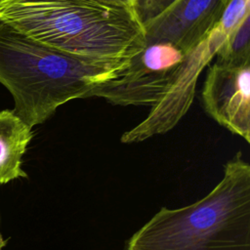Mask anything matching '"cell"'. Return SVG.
Instances as JSON below:
<instances>
[{
    "instance_id": "6da1fadb",
    "label": "cell",
    "mask_w": 250,
    "mask_h": 250,
    "mask_svg": "<svg viewBox=\"0 0 250 250\" xmlns=\"http://www.w3.org/2000/svg\"><path fill=\"white\" fill-rule=\"evenodd\" d=\"M224 38L212 30L190 54L170 42L146 43L111 77L90 94L116 105H149L147 116L121 136L124 144L140 143L172 130L191 105L202 67Z\"/></svg>"
},
{
    "instance_id": "7a4b0ae2",
    "label": "cell",
    "mask_w": 250,
    "mask_h": 250,
    "mask_svg": "<svg viewBox=\"0 0 250 250\" xmlns=\"http://www.w3.org/2000/svg\"><path fill=\"white\" fill-rule=\"evenodd\" d=\"M128 60L100 61L69 54L0 21V83L14 99V113L31 128L63 104L90 98L94 87Z\"/></svg>"
},
{
    "instance_id": "3957f363",
    "label": "cell",
    "mask_w": 250,
    "mask_h": 250,
    "mask_svg": "<svg viewBox=\"0 0 250 250\" xmlns=\"http://www.w3.org/2000/svg\"><path fill=\"white\" fill-rule=\"evenodd\" d=\"M0 21L61 51L125 61L146 45L133 10L97 0H0Z\"/></svg>"
},
{
    "instance_id": "277c9868",
    "label": "cell",
    "mask_w": 250,
    "mask_h": 250,
    "mask_svg": "<svg viewBox=\"0 0 250 250\" xmlns=\"http://www.w3.org/2000/svg\"><path fill=\"white\" fill-rule=\"evenodd\" d=\"M125 250H250V165L241 151L206 196L185 207L160 208Z\"/></svg>"
},
{
    "instance_id": "5b68a950",
    "label": "cell",
    "mask_w": 250,
    "mask_h": 250,
    "mask_svg": "<svg viewBox=\"0 0 250 250\" xmlns=\"http://www.w3.org/2000/svg\"><path fill=\"white\" fill-rule=\"evenodd\" d=\"M205 111L221 126L250 143V62H216L201 93Z\"/></svg>"
},
{
    "instance_id": "8992f818",
    "label": "cell",
    "mask_w": 250,
    "mask_h": 250,
    "mask_svg": "<svg viewBox=\"0 0 250 250\" xmlns=\"http://www.w3.org/2000/svg\"><path fill=\"white\" fill-rule=\"evenodd\" d=\"M229 0H176L144 25L146 43L170 42L190 54L216 27Z\"/></svg>"
},
{
    "instance_id": "52a82bcc",
    "label": "cell",
    "mask_w": 250,
    "mask_h": 250,
    "mask_svg": "<svg viewBox=\"0 0 250 250\" xmlns=\"http://www.w3.org/2000/svg\"><path fill=\"white\" fill-rule=\"evenodd\" d=\"M31 129L13 110L0 111V185L26 177L21 162L32 139Z\"/></svg>"
},
{
    "instance_id": "ba28073f",
    "label": "cell",
    "mask_w": 250,
    "mask_h": 250,
    "mask_svg": "<svg viewBox=\"0 0 250 250\" xmlns=\"http://www.w3.org/2000/svg\"><path fill=\"white\" fill-rule=\"evenodd\" d=\"M218 62L228 64H244L250 62V16L225 38L217 48Z\"/></svg>"
},
{
    "instance_id": "9c48e42d",
    "label": "cell",
    "mask_w": 250,
    "mask_h": 250,
    "mask_svg": "<svg viewBox=\"0 0 250 250\" xmlns=\"http://www.w3.org/2000/svg\"><path fill=\"white\" fill-rule=\"evenodd\" d=\"M250 16V0H229L215 28L226 38Z\"/></svg>"
},
{
    "instance_id": "30bf717a",
    "label": "cell",
    "mask_w": 250,
    "mask_h": 250,
    "mask_svg": "<svg viewBox=\"0 0 250 250\" xmlns=\"http://www.w3.org/2000/svg\"><path fill=\"white\" fill-rule=\"evenodd\" d=\"M176 0H134L132 10L138 21L145 25L163 13Z\"/></svg>"
},
{
    "instance_id": "8fae6325",
    "label": "cell",
    "mask_w": 250,
    "mask_h": 250,
    "mask_svg": "<svg viewBox=\"0 0 250 250\" xmlns=\"http://www.w3.org/2000/svg\"><path fill=\"white\" fill-rule=\"evenodd\" d=\"M103 3H106V4H110V5H114V6H120V7H127V8H131L133 6L134 0H97Z\"/></svg>"
},
{
    "instance_id": "7c38bea8",
    "label": "cell",
    "mask_w": 250,
    "mask_h": 250,
    "mask_svg": "<svg viewBox=\"0 0 250 250\" xmlns=\"http://www.w3.org/2000/svg\"><path fill=\"white\" fill-rule=\"evenodd\" d=\"M4 245H5V241H4V239L2 238V236L0 235V250L4 247Z\"/></svg>"
}]
</instances>
